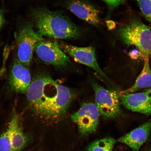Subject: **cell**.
Instances as JSON below:
<instances>
[{"label":"cell","mask_w":151,"mask_h":151,"mask_svg":"<svg viewBox=\"0 0 151 151\" xmlns=\"http://www.w3.org/2000/svg\"><path fill=\"white\" fill-rule=\"evenodd\" d=\"M146 151H151V149H150V150H147Z\"/></svg>","instance_id":"603a6c76"},{"label":"cell","mask_w":151,"mask_h":151,"mask_svg":"<svg viewBox=\"0 0 151 151\" xmlns=\"http://www.w3.org/2000/svg\"><path fill=\"white\" fill-rule=\"evenodd\" d=\"M92 87L95 94L96 105L100 115L106 119L116 118L122 113L120 106V93L115 90L106 89L97 83Z\"/></svg>","instance_id":"277c9868"},{"label":"cell","mask_w":151,"mask_h":151,"mask_svg":"<svg viewBox=\"0 0 151 151\" xmlns=\"http://www.w3.org/2000/svg\"><path fill=\"white\" fill-rule=\"evenodd\" d=\"M107 4L110 10L116 8L119 5L123 4L125 0H103Z\"/></svg>","instance_id":"ac0fdd59"},{"label":"cell","mask_w":151,"mask_h":151,"mask_svg":"<svg viewBox=\"0 0 151 151\" xmlns=\"http://www.w3.org/2000/svg\"><path fill=\"white\" fill-rule=\"evenodd\" d=\"M143 16L151 24V0H138Z\"/></svg>","instance_id":"e0dca14e"},{"label":"cell","mask_w":151,"mask_h":151,"mask_svg":"<svg viewBox=\"0 0 151 151\" xmlns=\"http://www.w3.org/2000/svg\"><path fill=\"white\" fill-rule=\"evenodd\" d=\"M119 101L126 108L133 112L151 114V99L145 92L120 93Z\"/></svg>","instance_id":"30bf717a"},{"label":"cell","mask_w":151,"mask_h":151,"mask_svg":"<svg viewBox=\"0 0 151 151\" xmlns=\"http://www.w3.org/2000/svg\"><path fill=\"white\" fill-rule=\"evenodd\" d=\"M100 113L96 104L84 103L79 110L71 116L72 120L77 124L79 133L88 136L94 133L99 123Z\"/></svg>","instance_id":"52a82bcc"},{"label":"cell","mask_w":151,"mask_h":151,"mask_svg":"<svg viewBox=\"0 0 151 151\" xmlns=\"http://www.w3.org/2000/svg\"><path fill=\"white\" fill-rule=\"evenodd\" d=\"M129 56L133 60H137L140 58H141V52L137 49L131 51L129 53Z\"/></svg>","instance_id":"d6986e66"},{"label":"cell","mask_w":151,"mask_h":151,"mask_svg":"<svg viewBox=\"0 0 151 151\" xmlns=\"http://www.w3.org/2000/svg\"><path fill=\"white\" fill-rule=\"evenodd\" d=\"M118 35L128 46H134L140 52L141 58L150 59L151 56V26L135 20L121 27Z\"/></svg>","instance_id":"3957f363"},{"label":"cell","mask_w":151,"mask_h":151,"mask_svg":"<svg viewBox=\"0 0 151 151\" xmlns=\"http://www.w3.org/2000/svg\"><path fill=\"white\" fill-rule=\"evenodd\" d=\"M32 80L29 70L18 60L15 61L9 77V84L12 89L18 93L26 94Z\"/></svg>","instance_id":"8fae6325"},{"label":"cell","mask_w":151,"mask_h":151,"mask_svg":"<svg viewBox=\"0 0 151 151\" xmlns=\"http://www.w3.org/2000/svg\"><path fill=\"white\" fill-rule=\"evenodd\" d=\"M18 37V60L22 65H29L37 43L44 39L31 26L22 28Z\"/></svg>","instance_id":"ba28073f"},{"label":"cell","mask_w":151,"mask_h":151,"mask_svg":"<svg viewBox=\"0 0 151 151\" xmlns=\"http://www.w3.org/2000/svg\"><path fill=\"white\" fill-rule=\"evenodd\" d=\"M60 48L75 61L91 68L99 74L104 80L106 81L115 88L112 81L102 70L97 61L95 49L92 46L86 47H78L73 46L63 42L59 44Z\"/></svg>","instance_id":"5b68a950"},{"label":"cell","mask_w":151,"mask_h":151,"mask_svg":"<svg viewBox=\"0 0 151 151\" xmlns=\"http://www.w3.org/2000/svg\"><path fill=\"white\" fill-rule=\"evenodd\" d=\"M0 151H13L9 129L0 136Z\"/></svg>","instance_id":"2e32d148"},{"label":"cell","mask_w":151,"mask_h":151,"mask_svg":"<svg viewBox=\"0 0 151 151\" xmlns=\"http://www.w3.org/2000/svg\"><path fill=\"white\" fill-rule=\"evenodd\" d=\"M67 9L84 21L96 27L101 23L99 11L91 4L84 0H70L67 3Z\"/></svg>","instance_id":"9c48e42d"},{"label":"cell","mask_w":151,"mask_h":151,"mask_svg":"<svg viewBox=\"0 0 151 151\" xmlns=\"http://www.w3.org/2000/svg\"><path fill=\"white\" fill-rule=\"evenodd\" d=\"M145 92L150 96L151 99V88L146 90Z\"/></svg>","instance_id":"7402d4cb"},{"label":"cell","mask_w":151,"mask_h":151,"mask_svg":"<svg viewBox=\"0 0 151 151\" xmlns=\"http://www.w3.org/2000/svg\"><path fill=\"white\" fill-rule=\"evenodd\" d=\"M37 32L58 39H76L80 36V28L59 12L42 9L34 14Z\"/></svg>","instance_id":"7a4b0ae2"},{"label":"cell","mask_w":151,"mask_h":151,"mask_svg":"<svg viewBox=\"0 0 151 151\" xmlns=\"http://www.w3.org/2000/svg\"><path fill=\"white\" fill-rule=\"evenodd\" d=\"M3 16L0 12V28L1 27L3 23Z\"/></svg>","instance_id":"44dd1931"},{"label":"cell","mask_w":151,"mask_h":151,"mask_svg":"<svg viewBox=\"0 0 151 151\" xmlns=\"http://www.w3.org/2000/svg\"><path fill=\"white\" fill-rule=\"evenodd\" d=\"M8 129L13 151L22 150L25 146L27 139L20 127L19 116L16 112H14Z\"/></svg>","instance_id":"4fadbf2b"},{"label":"cell","mask_w":151,"mask_h":151,"mask_svg":"<svg viewBox=\"0 0 151 151\" xmlns=\"http://www.w3.org/2000/svg\"><path fill=\"white\" fill-rule=\"evenodd\" d=\"M116 140L106 137L94 141L87 147V151H113Z\"/></svg>","instance_id":"9a60e30c"},{"label":"cell","mask_w":151,"mask_h":151,"mask_svg":"<svg viewBox=\"0 0 151 151\" xmlns=\"http://www.w3.org/2000/svg\"><path fill=\"white\" fill-rule=\"evenodd\" d=\"M106 25L109 30H112L115 29L116 27V23L112 20H108L106 22Z\"/></svg>","instance_id":"ffe728a7"},{"label":"cell","mask_w":151,"mask_h":151,"mask_svg":"<svg viewBox=\"0 0 151 151\" xmlns=\"http://www.w3.org/2000/svg\"><path fill=\"white\" fill-rule=\"evenodd\" d=\"M149 60L150 59L144 60L142 70L137 77L134 84L128 89L122 91L120 92V94L133 93L141 88L151 86V69Z\"/></svg>","instance_id":"5bb4252c"},{"label":"cell","mask_w":151,"mask_h":151,"mask_svg":"<svg viewBox=\"0 0 151 151\" xmlns=\"http://www.w3.org/2000/svg\"><path fill=\"white\" fill-rule=\"evenodd\" d=\"M151 133V119L139 127L120 137L117 140L134 151H139L142 145L148 140Z\"/></svg>","instance_id":"7c38bea8"},{"label":"cell","mask_w":151,"mask_h":151,"mask_svg":"<svg viewBox=\"0 0 151 151\" xmlns=\"http://www.w3.org/2000/svg\"><path fill=\"white\" fill-rule=\"evenodd\" d=\"M35 51L39 59L48 65L64 68L70 63L69 57L56 41L45 40L39 41L36 46Z\"/></svg>","instance_id":"8992f818"},{"label":"cell","mask_w":151,"mask_h":151,"mask_svg":"<svg viewBox=\"0 0 151 151\" xmlns=\"http://www.w3.org/2000/svg\"><path fill=\"white\" fill-rule=\"evenodd\" d=\"M26 94L34 113L50 121L65 116L73 97L69 88L58 84L49 75L41 73L32 80Z\"/></svg>","instance_id":"6da1fadb"}]
</instances>
